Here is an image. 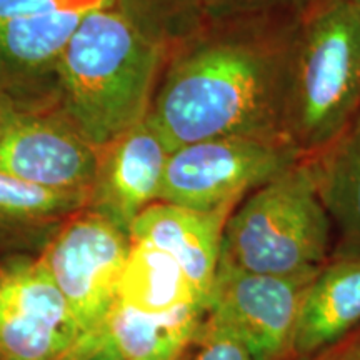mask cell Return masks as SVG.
<instances>
[{"label": "cell", "instance_id": "4fadbf2b", "mask_svg": "<svg viewBox=\"0 0 360 360\" xmlns=\"http://www.w3.org/2000/svg\"><path fill=\"white\" fill-rule=\"evenodd\" d=\"M360 323V257L321 269L305 294L295 328L294 352L315 355Z\"/></svg>", "mask_w": 360, "mask_h": 360}, {"label": "cell", "instance_id": "30bf717a", "mask_svg": "<svg viewBox=\"0 0 360 360\" xmlns=\"http://www.w3.org/2000/svg\"><path fill=\"white\" fill-rule=\"evenodd\" d=\"M169 155L147 115L101 148L87 207L130 236L135 219L159 202Z\"/></svg>", "mask_w": 360, "mask_h": 360}, {"label": "cell", "instance_id": "d4e9b609", "mask_svg": "<svg viewBox=\"0 0 360 360\" xmlns=\"http://www.w3.org/2000/svg\"><path fill=\"white\" fill-rule=\"evenodd\" d=\"M355 6H357V13H359V25H360V0H355Z\"/></svg>", "mask_w": 360, "mask_h": 360}, {"label": "cell", "instance_id": "8fae6325", "mask_svg": "<svg viewBox=\"0 0 360 360\" xmlns=\"http://www.w3.org/2000/svg\"><path fill=\"white\" fill-rule=\"evenodd\" d=\"M232 210L204 212L159 200L135 219L130 240L147 242L169 254L186 272L207 312L222 254L224 229Z\"/></svg>", "mask_w": 360, "mask_h": 360}, {"label": "cell", "instance_id": "d6986e66", "mask_svg": "<svg viewBox=\"0 0 360 360\" xmlns=\"http://www.w3.org/2000/svg\"><path fill=\"white\" fill-rule=\"evenodd\" d=\"M305 0H205L207 24L295 12Z\"/></svg>", "mask_w": 360, "mask_h": 360}, {"label": "cell", "instance_id": "2e32d148", "mask_svg": "<svg viewBox=\"0 0 360 360\" xmlns=\"http://www.w3.org/2000/svg\"><path fill=\"white\" fill-rule=\"evenodd\" d=\"M317 154L310 160L323 205L345 242L360 250V117Z\"/></svg>", "mask_w": 360, "mask_h": 360}, {"label": "cell", "instance_id": "603a6c76", "mask_svg": "<svg viewBox=\"0 0 360 360\" xmlns=\"http://www.w3.org/2000/svg\"><path fill=\"white\" fill-rule=\"evenodd\" d=\"M314 360H360V335H355L347 342L344 339L319 352Z\"/></svg>", "mask_w": 360, "mask_h": 360}, {"label": "cell", "instance_id": "7c38bea8", "mask_svg": "<svg viewBox=\"0 0 360 360\" xmlns=\"http://www.w3.org/2000/svg\"><path fill=\"white\" fill-rule=\"evenodd\" d=\"M87 12L58 8L0 25V90L12 98V92L56 75L58 58Z\"/></svg>", "mask_w": 360, "mask_h": 360}, {"label": "cell", "instance_id": "5bb4252c", "mask_svg": "<svg viewBox=\"0 0 360 360\" xmlns=\"http://www.w3.org/2000/svg\"><path fill=\"white\" fill-rule=\"evenodd\" d=\"M200 309L152 315L115 302L102 330L124 360H179L204 323Z\"/></svg>", "mask_w": 360, "mask_h": 360}, {"label": "cell", "instance_id": "6da1fadb", "mask_svg": "<svg viewBox=\"0 0 360 360\" xmlns=\"http://www.w3.org/2000/svg\"><path fill=\"white\" fill-rule=\"evenodd\" d=\"M295 19L214 22L170 53L148 110L170 152L224 135L290 141Z\"/></svg>", "mask_w": 360, "mask_h": 360}, {"label": "cell", "instance_id": "ffe728a7", "mask_svg": "<svg viewBox=\"0 0 360 360\" xmlns=\"http://www.w3.org/2000/svg\"><path fill=\"white\" fill-rule=\"evenodd\" d=\"M195 342L199 344V350L192 360H254L245 345L232 332L209 319H204Z\"/></svg>", "mask_w": 360, "mask_h": 360}, {"label": "cell", "instance_id": "ba28073f", "mask_svg": "<svg viewBox=\"0 0 360 360\" xmlns=\"http://www.w3.org/2000/svg\"><path fill=\"white\" fill-rule=\"evenodd\" d=\"M84 337L39 255L0 262V360H62Z\"/></svg>", "mask_w": 360, "mask_h": 360}, {"label": "cell", "instance_id": "8992f818", "mask_svg": "<svg viewBox=\"0 0 360 360\" xmlns=\"http://www.w3.org/2000/svg\"><path fill=\"white\" fill-rule=\"evenodd\" d=\"M130 244L127 232L89 207L70 215L45 242L39 257L84 335L102 330L114 309Z\"/></svg>", "mask_w": 360, "mask_h": 360}, {"label": "cell", "instance_id": "e0dca14e", "mask_svg": "<svg viewBox=\"0 0 360 360\" xmlns=\"http://www.w3.org/2000/svg\"><path fill=\"white\" fill-rule=\"evenodd\" d=\"M89 205L87 192L34 186L0 170V240L52 232Z\"/></svg>", "mask_w": 360, "mask_h": 360}, {"label": "cell", "instance_id": "7a4b0ae2", "mask_svg": "<svg viewBox=\"0 0 360 360\" xmlns=\"http://www.w3.org/2000/svg\"><path fill=\"white\" fill-rule=\"evenodd\" d=\"M169 56L115 6L89 11L57 62L58 112L105 147L148 115Z\"/></svg>", "mask_w": 360, "mask_h": 360}, {"label": "cell", "instance_id": "5b68a950", "mask_svg": "<svg viewBox=\"0 0 360 360\" xmlns=\"http://www.w3.org/2000/svg\"><path fill=\"white\" fill-rule=\"evenodd\" d=\"M304 157L287 139L224 135L188 143L170 152L159 200L204 212L236 209Z\"/></svg>", "mask_w": 360, "mask_h": 360}, {"label": "cell", "instance_id": "cb8c5ba5", "mask_svg": "<svg viewBox=\"0 0 360 360\" xmlns=\"http://www.w3.org/2000/svg\"><path fill=\"white\" fill-rule=\"evenodd\" d=\"M13 102H15L13 98H11L7 94H4L2 90H0V122H2V119L6 117L8 109L13 105Z\"/></svg>", "mask_w": 360, "mask_h": 360}, {"label": "cell", "instance_id": "52a82bcc", "mask_svg": "<svg viewBox=\"0 0 360 360\" xmlns=\"http://www.w3.org/2000/svg\"><path fill=\"white\" fill-rule=\"evenodd\" d=\"M317 272L270 276L220 262L205 319L232 332L254 360H283L294 352L300 309Z\"/></svg>", "mask_w": 360, "mask_h": 360}, {"label": "cell", "instance_id": "277c9868", "mask_svg": "<svg viewBox=\"0 0 360 360\" xmlns=\"http://www.w3.org/2000/svg\"><path fill=\"white\" fill-rule=\"evenodd\" d=\"M330 242V215L312 160L304 157L232 210L220 262L254 274L317 272Z\"/></svg>", "mask_w": 360, "mask_h": 360}, {"label": "cell", "instance_id": "7402d4cb", "mask_svg": "<svg viewBox=\"0 0 360 360\" xmlns=\"http://www.w3.org/2000/svg\"><path fill=\"white\" fill-rule=\"evenodd\" d=\"M62 360H124L105 332L98 330L96 334L84 337L74 350Z\"/></svg>", "mask_w": 360, "mask_h": 360}, {"label": "cell", "instance_id": "3957f363", "mask_svg": "<svg viewBox=\"0 0 360 360\" xmlns=\"http://www.w3.org/2000/svg\"><path fill=\"white\" fill-rule=\"evenodd\" d=\"M360 109L355 0H305L297 11L289 137L305 157L335 141Z\"/></svg>", "mask_w": 360, "mask_h": 360}, {"label": "cell", "instance_id": "9c48e42d", "mask_svg": "<svg viewBox=\"0 0 360 360\" xmlns=\"http://www.w3.org/2000/svg\"><path fill=\"white\" fill-rule=\"evenodd\" d=\"M98 157L60 112L13 102L0 122V170L34 186L90 195Z\"/></svg>", "mask_w": 360, "mask_h": 360}, {"label": "cell", "instance_id": "9a60e30c", "mask_svg": "<svg viewBox=\"0 0 360 360\" xmlns=\"http://www.w3.org/2000/svg\"><path fill=\"white\" fill-rule=\"evenodd\" d=\"M117 302L152 315L191 307L205 312L182 267L169 254L139 240L130 244Z\"/></svg>", "mask_w": 360, "mask_h": 360}, {"label": "cell", "instance_id": "ac0fdd59", "mask_svg": "<svg viewBox=\"0 0 360 360\" xmlns=\"http://www.w3.org/2000/svg\"><path fill=\"white\" fill-rule=\"evenodd\" d=\"M114 6L169 53L207 27L205 0H114Z\"/></svg>", "mask_w": 360, "mask_h": 360}, {"label": "cell", "instance_id": "44dd1931", "mask_svg": "<svg viewBox=\"0 0 360 360\" xmlns=\"http://www.w3.org/2000/svg\"><path fill=\"white\" fill-rule=\"evenodd\" d=\"M112 6L114 0H0V25L17 17L58 11V8L94 11V8Z\"/></svg>", "mask_w": 360, "mask_h": 360}]
</instances>
